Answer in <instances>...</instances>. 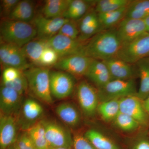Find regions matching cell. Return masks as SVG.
<instances>
[{
  "label": "cell",
  "mask_w": 149,
  "mask_h": 149,
  "mask_svg": "<svg viewBox=\"0 0 149 149\" xmlns=\"http://www.w3.org/2000/svg\"><path fill=\"white\" fill-rule=\"evenodd\" d=\"M58 34L77 40L79 35L78 23L74 20H69L63 25Z\"/></svg>",
  "instance_id": "obj_36"
},
{
  "label": "cell",
  "mask_w": 149,
  "mask_h": 149,
  "mask_svg": "<svg viewBox=\"0 0 149 149\" xmlns=\"http://www.w3.org/2000/svg\"><path fill=\"white\" fill-rule=\"evenodd\" d=\"M120 110L136 120L140 125H148L149 116L143 106V102L136 96L120 99Z\"/></svg>",
  "instance_id": "obj_14"
},
{
  "label": "cell",
  "mask_w": 149,
  "mask_h": 149,
  "mask_svg": "<svg viewBox=\"0 0 149 149\" xmlns=\"http://www.w3.org/2000/svg\"><path fill=\"white\" fill-rule=\"evenodd\" d=\"M148 56L149 33L147 32L133 41L121 45L116 58L133 64Z\"/></svg>",
  "instance_id": "obj_5"
},
{
  "label": "cell",
  "mask_w": 149,
  "mask_h": 149,
  "mask_svg": "<svg viewBox=\"0 0 149 149\" xmlns=\"http://www.w3.org/2000/svg\"><path fill=\"white\" fill-rule=\"evenodd\" d=\"M22 71L14 68H6L3 72L2 82H10L15 80L20 75Z\"/></svg>",
  "instance_id": "obj_40"
},
{
  "label": "cell",
  "mask_w": 149,
  "mask_h": 149,
  "mask_svg": "<svg viewBox=\"0 0 149 149\" xmlns=\"http://www.w3.org/2000/svg\"><path fill=\"white\" fill-rule=\"evenodd\" d=\"M56 112L59 118L70 127H76L80 123V113L74 106L70 103L60 104L56 107Z\"/></svg>",
  "instance_id": "obj_23"
},
{
  "label": "cell",
  "mask_w": 149,
  "mask_h": 149,
  "mask_svg": "<svg viewBox=\"0 0 149 149\" xmlns=\"http://www.w3.org/2000/svg\"><path fill=\"white\" fill-rule=\"evenodd\" d=\"M16 143L19 149H37L27 131L17 136Z\"/></svg>",
  "instance_id": "obj_38"
},
{
  "label": "cell",
  "mask_w": 149,
  "mask_h": 149,
  "mask_svg": "<svg viewBox=\"0 0 149 149\" xmlns=\"http://www.w3.org/2000/svg\"><path fill=\"white\" fill-rule=\"evenodd\" d=\"M6 149H19L16 143L15 142L14 143L12 144L11 146H9Z\"/></svg>",
  "instance_id": "obj_44"
},
{
  "label": "cell",
  "mask_w": 149,
  "mask_h": 149,
  "mask_svg": "<svg viewBox=\"0 0 149 149\" xmlns=\"http://www.w3.org/2000/svg\"><path fill=\"white\" fill-rule=\"evenodd\" d=\"M76 92L77 100L84 114L88 117L93 116L99 104L98 90L83 80L77 85Z\"/></svg>",
  "instance_id": "obj_9"
},
{
  "label": "cell",
  "mask_w": 149,
  "mask_h": 149,
  "mask_svg": "<svg viewBox=\"0 0 149 149\" xmlns=\"http://www.w3.org/2000/svg\"><path fill=\"white\" fill-rule=\"evenodd\" d=\"M133 149H149V141L143 140L136 144Z\"/></svg>",
  "instance_id": "obj_41"
},
{
  "label": "cell",
  "mask_w": 149,
  "mask_h": 149,
  "mask_svg": "<svg viewBox=\"0 0 149 149\" xmlns=\"http://www.w3.org/2000/svg\"><path fill=\"white\" fill-rule=\"evenodd\" d=\"M49 147L72 148L73 138L66 128L52 120H42Z\"/></svg>",
  "instance_id": "obj_7"
},
{
  "label": "cell",
  "mask_w": 149,
  "mask_h": 149,
  "mask_svg": "<svg viewBox=\"0 0 149 149\" xmlns=\"http://www.w3.org/2000/svg\"><path fill=\"white\" fill-rule=\"evenodd\" d=\"M97 111L104 121L109 122L113 120L120 111V99L100 102Z\"/></svg>",
  "instance_id": "obj_29"
},
{
  "label": "cell",
  "mask_w": 149,
  "mask_h": 149,
  "mask_svg": "<svg viewBox=\"0 0 149 149\" xmlns=\"http://www.w3.org/2000/svg\"><path fill=\"white\" fill-rule=\"evenodd\" d=\"M96 1L85 0H71L63 17L70 20H79L91 9V6H95Z\"/></svg>",
  "instance_id": "obj_22"
},
{
  "label": "cell",
  "mask_w": 149,
  "mask_h": 149,
  "mask_svg": "<svg viewBox=\"0 0 149 149\" xmlns=\"http://www.w3.org/2000/svg\"><path fill=\"white\" fill-rule=\"evenodd\" d=\"M59 59L55 51L48 46L43 51L40 60V66L49 68L54 66Z\"/></svg>",
  "instance_id": "obj_35"
},
{
  "label": "cell",
  "mask_w": 149,
  "mask_h": 149,
  "mask_svg": "<svg viewBox=\"0 0 149 149\" xmlns=\"http://www.w3.org/2000/svg\"><path fill=\"white\" fill-rule=\"evenodd\" d=\"M49 46L47 40L34 39L22 47L29 63L33 66H40V60L45 49Z\"/></svg>",
  "instance_id": "obj_20"
},
{
  "label": "cell",
  "mask_w": 149,
  "mask_h": 149,
  "mask_svg": "<svg viewBox=\"0 0 149 149\" xmlns=\"http://www.w3.org/2000/svg\"><path fill=\"white\" fill-rule=\"evenodd\" d=\"M35 16L34 2L29 0H22L19 1L7 18L31 23V22H32Z\"/></svg>",
  "instance_id": "obj_21"
},
{
  "label": "cell",
  "mask_w": 149,
  "mask_h": 149,
  "mask_svg": "<svg viewBox=\"0 0 149 149\" xmlns=\"http://www.w3.org/2000/svg\"><path fill=\"white\" fill-rule=\"evenodd\" d=\"M50 85L52 96L62 100L71 95L74 91L75 80L73 75L64 71H50Z\"/></svg>",
  "instance_id": "obj_8"
},
{
  "label": "cell",
  "mask_w": 149,
  "mask_h": 149,
  "mask_svg": "<svg viewBox=\"0 0 149 149\" xmlns=\"http://www.w3.org/2000/svg\"><path fill=\"white\" fill-rule=\"evenodd\" d=\"M0 61L4 68L12 67L24 71L33 66L27 60L22 47L1 41Z\"/></svg>",
  "instance_id": "obj_6"
},
{
  "label": "cell",
  "mask_w": 149,
  "mask_h": 149,
  "mask_svg": "<svg viewBox=\"0 0 149 149\" xmlns=\"http://www.w3.org/2000/svg\"><path fill=\"white\" fill-rule=\"evenodd\" d=\"M149 16V0L132 1L125 17L144 19Z\"/></svg>",
  "instance_id": "obj_28"
},
{
  "label": "cell",
  "mask_w": 149,
  "mask_h": 149,
  "mask_svg": "<svg viewBox=\"0 0 149 149\" xmlns=\"http://www.w3.org/2000/svg\"><path fill=\"white\" fill-rule=\"evenodd\" d=\"M85 76L98 88L113 80L108 68L104 63L94 59L92 61Z\"/></svg>",
  "instance_id": "obj_19"
},
{
  "label": "cell",
  "mask_w": 149,
  "mask_h": 149,
  "mask_svg": "<svg viewBox=\"0 0 149 149\" xmlns=\"http://www.w3.org/2000/svg\"><path fill=\"white\" fill-rule=\"evenodd\" d=\"M143 104L144 109L149 116V95L146 100L143 101Z\"/></svg>",
  "instance_id": "obj_42"
},
{
  "label": "cell",
  "mask_w": 149,
  "mask_h": 149,
  "mask_svg": "<svg viewBox=\"0 0 149 149\" xmlns=\"http://www.w3.org/2000/svg\"><path fill=\"white\" fill-rule=\"evenodd\" d=\"M103 61L108 68L112 80H129L134 79L136 75L133 64L120 59L112 58Z\"/></svg>",
  "instance_id": "obj_18"
},
{
  "label": "cell",
  "mask_w": 149,
  "mask_h": 149,
  "mask_svg": "<svg viewBox=\"0 0 149 149\" xmlns=\"http://www.w3.org/2000/svg\"><path fill=\"white\" fill-rule=\"evenodd\" d=\"M27 79L28 90L37 98L51 104L53 102L50 85L49 68L32 66L23 71Z\"/></svg>",
  "instance_id": "obj_3"
},
{
  "label": "cell",
  "mask_w": 149,
  "mask_h": 149,
  "mask_svg": "<svg viewBox=\"0 0 149 149\" xmlns=\"http://www.w3.org/2000/svg\"><path fill=\"white\" fill-rule=\"evenodd\" d=\"M93 59L83 55H74L59 59L54 67L73 76H85Z\"/></svg>",
  "instance_id": "obj_10"
},
{
  "label": "cell",
  "mask_w": 149,
  "mask_h": 149,
  "mask_svg": "<svg viewBox=\"0 0 149 149\" xmlns=\"http://www.w3.org/2000/svg\"><path fill=\"white\" fill-rule=\"evenodd\" d=\"M128 6L109 12L97 13L103 30L112 29L119 24L125 18Z\"/></svg>",
  "instance_id": "obj_26"
},
{
  "label": "cell",
  "mask_w": 149,
  "mask_h": 149,
  "mask_svg": "<svg viewBox=\"0 0 149 149\" xmlns=\"http://www.w3.org/2000/svg\"><path fill=\"white\" fill-rule=\"evenodd\" d=\"M71 0H47L45 1L43 15L47 18L63 17Z\"/></svg>",
  "instance_id": "obj_25"
},
{
  "label": "cell",
  "mask_w": 149,
  "mask_h": 149,
  "mask_svg": "<svg viewBox=\"0 0 149 149\" xmlns=\"http://www.w3.org/2000/svg\"><path fill=\"white\" fill-rule=\"evenodd\" d=\"M115 125L123 131H130L139 128L140 124L130 116L120 111L113 120Z\"/></svg>",
  "instance_id": "obj_33"
},
{
  "label": "cell",
  "mask_w": 149,
  "mask_h": 149,
  "mask_svg": "<svg viewBox=\"0 0 149 149\" xmlns=\"http://www.w3.org/2000/svg\"><path fill=\"white\" fill-rule=\"evenodd\" d=\"M2 85L12 88L23 96L28 91L27 81L23 71L15 80L10 82H2Z\"/></svg>",
  "instance_id": "obj_34"
},
{
  "label": "cell",
  "mask_w": 149,
  "mask_h": 149,
  "mask_svg": "<svg viewBox=\"0 0 149 149\" xmlns=\"http://www.w3.org/2000/svg\"><path fill=\"white\" fill-rule=\"evenodd\" d=\"M137 92L134 79L111 80L98 89L100 102L120 99L128 96H136Z\"/></svg>",
  "instance_id": "obj_4"
},
{
  "label": "cell",
  "mask_w": 149,
  "mask_h": 149,
  "mask_svg": "<svg viewBox=\"0 0 149 149\" xmlns=\"http://www.w3.org/2000/svg\"><path fill=\"white\" fill-rule=\"evenodd\" d=\"M27 132L37 149H48L49 148L42 121L31 126Z\"/></svg>",
  "instance_id": "obj_30"
},
{
  "label": "cell",
  "mask_w": 149,
  "mask_h": 149,
  "mask_svg": "<svg viewBox=\"0 0 149 149\" xmlns=\"http://www.w3.org/2000/svg\"><path fill=\"white\" fill-rule=\"evenodd\" d=\"M17 125L12 116L1 113L0 117V149H6L16 142Z\"/></svg>",
  "instance_id": "obj_17"
},
{
  "label": "cell",
  "mask_w": 149,
  "mask_h": 149,
  "mask_svg": "<svg viewBox=\"0 0 149 149\" xmlns=\"http://www.w3.org/2000/svg\"><path fill=\"white\" fill-rule=\"evenodd\" d=\"M48 149H73L72 148H52L49 147Z\"/></svg>",
  "instance_id": "obj_45"
},
{
  "label": "cell",
  "mask_w": 149,
  "mask_h": 149,
  "mask_svg": "<svg viewBox=\"0 0 149 149\" xmlns=\"http://www.w3.org/2000/svg\"><path fill=\"white\" fill-rule=\"evenodd\" d=\"M37 36L34 24L30 22L2 19L0 24L1 41L22 47Z\"/></svg>",
  "instance_id": "obj_2"
},
{
  "label": "cell",
  "mask_w": 149,
  "mask_h": 149,
  "mask_svg": "<svg viewBox=\"0 0 149 149\" xmlns=\"http://www.w3.org/2000/svg\"><path fill=\"white\" fill-rule=\"evenodd\" d=\"M144 20L146 27L147 32L149 33V16Z\"/></svg>",
  "instance_id": "obj_43"
},
{
  "label": "cell",
  "mask_w": 149,
  "mask_h": 149,
  "mask_svg": "<svg viewBox=\"0 0 149 149\" xmlns=\"http://www.w3.org/2000/svg\"><path fill=\"white\" fill-rule=\"evenodd\" d=\"M140 78L136 96L142 102L149 95V58L142 59L136 63Z\"/></svg>",
  "instance_id": "obj_24"
},
{
  "label": "cell",
  "mask_w": 149,
  "mask_h": 149,
  "mask_svg": "<svg viewBox=\"0 0 149 149\" xmlns=\"http://www.w3.org/2000/svg\"><path fill=\"white\" fill-rule=\"evenodd\" d=\"M19 0L1 1V16L2 19L7 18L17 4Z\"/></svg>",
  "instance_id": "obj_39"
},
{
  "label": "cell",
  "mask_w": 149,
  "mask_h": 149,
  "mask_svg": "<svg viewBox=\"0 0 149 149\" xmlns=\"http://www.w3.org/2000/svg\"><path fill=\"white\" fill-rule=\"evenodd\" d=\"M47 40L49 46L55 51L59 58L74 55H82L85 43L58 34Z\"/></svg>",
  "instance_id": "obj_12"
},
{
  "label": "cell",
  "mask_w": 149,
  "mask_h": 149,
  "mask_svg": "<svg viewBox=\"0 0 149 149\" xmlns=\"http://www.w3.org/2000/svg\"><path fill=\"white\" fill-rule=\"evenodd\" d=\"M22 108L24 119L30 122L36 121L42 115L44 112L42 107L32 99L25 100L22 104Z\"/></svg>",
  "instance_id": "obj_31"
},
{
  "label": "cell",
  "mask_w": 149,
  "mask_h": 149,
  "mask_svg": "<svg viewBox=\"0 0 149 149\" xmlns=\"http://www.w3.org/2000/svg\"><path fill=\"white\" fill-rule=\"evenodd\" d=\"M78 25L79 35L77 40L82 42H86L103 30L95 9H91L80 19Z\"/></svg>",
  "instance_id": "obj_16"
},
{
  "label": "cell",
  "mask_w": 149,
  "mask_h": 149,
  "mask_svg": "<svg viewBox=\"0 0 149 149\" xmlns=\"http://www.w3.org/2000/svg\"><path fill=\"white\" fill-rule=\"evenodd\" d=\"M22 97L13 89L1 85L0 90L1 113L12 116L17 114L23 104Z\"/></svg>",
  "instance_id": "obj_15"
},
{
  "label": "cell",
  "mask_w": 149,
  "mask_h": 149,
  "mask_svg": "<svg viewBox=\"0 0 149 149\" xmlns=\"http://www.w3.org/2000/svg\"><path fill=\"white\" fill-rule=\"evenodd\" d=\"M73 138V149H96L85 136L81 134H75Z\"/></svg>",
  "instance_id": "obj_37"
},
{
  "label": "cell",
  "mask_w": 149,
  "mask_h": 149,
  "mask_svg": "<svg viewBox=\"0 0 149 149\" xmlns=\"http://www.w3.org/2000/svg\"><path fill=\"white\" fill-rule=\"evenodd\" d=\"M129 0H100L96 1L95 10L97 13H105L117 10L129 5Z\"/></svg>",
  "instance_id": "obj_32"
},
{
  "label": "cell",
  "mask_w": 149,
  "mask_h": 149,
  "mask_svg": "<svg viewBox=\"0 0 149 149\" xmlns=\"http://www.w3.org/2000/svg\"><path fill=\"white\" fill-rule=\"evenodd\" d=\"M120 47L116 28L106 29L85 42L82 55L104 61L116 58Z\"/></svg>",
  "instance_id": "obj_1"
},
{
  "label": "cell",
  "mask_w": 149,
  "mask_h": 149,
  "mask_svg": "<svg viewBox=\"0 0 149 149\" xmlns=\"http://www.w3.org/2000/svg\"><path fill=\"white\" fill-rule=\"evenodd\" d=\"M116 29L121 45L133 41L147 32L144 19L126 17L118 24Z\"/></svg>",
  "instance_id": "obj_11"
},
{
  "label": "cell",
  "mask_w": 149,
  "mask_h": 149,
  "mask_svg": "<svg viewBox=\"0 0 149 149\" xmlns=\"http://www.w3.org/2000/svg\"><path fill=\"white\" fill-rule=\"evenodd\" d=\"M70 19L63 17L47 18L43 15H36L32 22L39 39L48 40L58 34L63 25Z\"/></svg>",
  "instance_id": "obj_13"
},
{
  "label": "cell",
  "mask_w": 149,
  "mask_h": 149,
  "mask_svg": "<svg viewBox=\"0 0 149 149\" xmlns=\"http://www.w3.org/2000/svg\"><path fill=\"white\" fill-rule=\"evenodd\" d=\"M84 136L96 149H118L113 141L95 129L88 130Z\"/></svg>",
  "instance_id": "obj_27"
}]
</instances>
